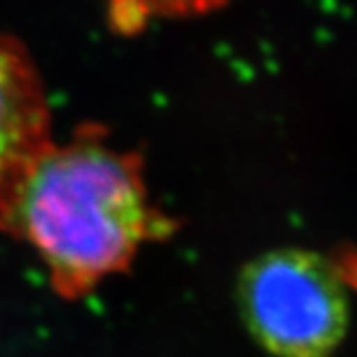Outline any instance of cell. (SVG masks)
<instances>
[{
    "label": "cell",
    "instance_id": "2",
    "mask_svg": "<svg viewBox=\"0 0 357 357\" xmlns=\"http://www.w3.org/2000/svg\"><path fill=\"white\" fill-rule=\"evenodd\" d=\"M238 310L256 344L276 357H328L349 324L340 274L302 248L250 260L238 278Z\"/></svg>",
    "mask_w": 357,
    "mask_h": 357
},
{
    "label": "cell",
    "instance_id": "1",
    "mask_svg": "<svg viewBox=\"0 0 357 357\" xmlns=\"http://www.w3.org/2000/svg\"><path fill=\"white\" fill-rule=\"evenodd\" d=\"M175 230L177 220L151 201L143 155L115 147L102 126L52 139L0 215V232L38 255L52 290L68 302L128 272L145 244Z\"/></svg>",
    "mask_w": 357,
    "mask_h": 357
},
{
    "label": "cell",
    "instance_id": "4",
    "mask_svg": "<svg viewBox=\"0 0 357 357\" xmlns=\"http://www.w3.org/2000/svg\"><path fill=\"white\" fill-rule=\"evenodd\" d=\"M229 0H103L114 32L137 34L155 20L206 16Z\"/></svg>",
    "mask_w": 357,
    "mask_h": 357
},
{
    "label": "cell",
    "instance_id": "3",
    "mask_svg": "<svg viewBox=\"0 0 357 357\" xmlns=\"http://www.w3.org/2000/svg\"><path fill=\"white\" fill-rule=\"evenodd\" d=\"M50 141V105L38 68L20 40L0 32V215Z\"/></svg>",
    "mask_w": 357,
    "mask_h": 357
}]
</instances>
